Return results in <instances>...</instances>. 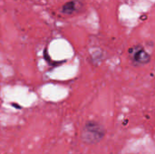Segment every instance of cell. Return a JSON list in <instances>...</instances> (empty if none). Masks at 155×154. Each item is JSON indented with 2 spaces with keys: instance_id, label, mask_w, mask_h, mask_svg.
Instances as JSON below:
<instances>
[{
  "instance_id": "1",
  "label": "cell",
  "mask_w": 155,
  "mask_h": 154,
  "mask_svg": "<svg viewBox=\"0 0 155 154\" xmlns=\"http://www.w3.org/2000/svg\"><path fill=\"white\" fill-rule=\"evenodd\" d=\"M104 134V127L100 123L91 121L85 123L82 132V139L88 144H94L101 141Z\"/></svg>"
},
{
  "instance_id": "2",
  "label": "cell",
  "mask_w": 155,
  "mask_h": 154,
  "mask_svg": "<svg viewBox=\"0 0 155 154\" xmlns=\"http://www.w3.org/2000/svg\"><path fill=\"white\" fill-rule=\"evenodd\" d=\"M133 51L134 52H131V54L133 55V58L138 64H147L150 61V55L145 52V50L143 47H140V46L134 47Z\"/></svg>"
},
{
  "instance_id": "3",
  "label": "cell",
  "mask_w": 155,
  "mask_h": 154,
  "mask_svg": "<svg viewBox=\"0 0 155 154\" xmlns=\"http://www.w3.org/2000/svg\"><path fill=\"white\" fill-rule=\"evenodd\" d=\"M83 6V0H72L64 4L62 7V12L66 15L74 14L79 11Z\"/></svg>"
}]
</instances>
